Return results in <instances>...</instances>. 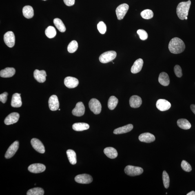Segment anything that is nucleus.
I'll return each mask as SVG.
<instances>
[{"mask_svg": "<svg viewBox=\"0 0 195 195\" xmlns=\"http://www.w3.org/2000/svg\"><path fill=\"white\" fill-rule=\"evenodd\" d=\"M19 147V142L18 141L14 142L7 150L5 155V158L9 159L13 156L17 152Z\"/></svg>", "mask_w": 195, "mask_h": 195, "instance_id": "8", "label": "nucleus"}, {"mask_svg": "<svg viewBox=\"0 0 195 195\" xmlns=\"http://www.w3.org/2000/svg\"><path fill=\"white\" fill-rule=\"evenodd\" d=\"M116 55L117 54L115 51H108L103 53L100 55L99 60L102 63H108L115 59Z\"/></svg>", "mask_w": 195, "mask_h": 195, "instance_id": "3", "label": "nucleus"}, {"mask_svg": "<svg viewBox=\"0 0 195 195\" xmlns=\"http://www.w3.org/2000/svg\"><path fill=\"white\" fill-rule=\"evenodd\" d=\"M174 71L175 74L178 77H181L183 76L182 69L179 65H176L175 66Z\"/></svg>", "mask_w": 195, "mask_h": 195, "instance_id": "40", "label": "nucleus"}, {"mask_svg": "<svg viewBox=\"0 0 195 195\" xmlns=\"http://www.w3.org/2000/svg\"><path fill=\"white\" fill-rule=\"evenodd\" d=\"M118 103V99L117 98L114 96H110L108 101V108L110 110H114L117 106Z\"/></svg>", "mask_w": 195, "mask_h": 195, "instance_id": "31", "label": "nucleus"}, {"mask_svg": "<svg viewBox=\"0 0 195 195\" xmlns=\"http://www.w3.org/2000/svg\"><path fill=\"white\" fill-rule=\"evenodd\" d=\"M138 138L140 141L147 143H152L156 140L154 135L149 133H145L140 134Z\"/></svg>", "mask_w": 195, "mask_h": 195, "instance_id": "17", "label": "nucleus"}, {"mask_svg": "<svg viewBox=\"0 0 195 195\" xmlns=\"http://www.w3.org/2000/svg\"><path fill=\"white\" fill-rule=\"evenodd\" d=\"M63 1L65 5L68 6H72L75 3V0H63Z\"/></svg>", "mask_w": 195, "mask_h": 195, "instance_id": "42", "label": "nucleus"}, {"mask_svg": "<svg viewBox=\"0 0 195 195\" xmlns=\"http://www.w3.org/2000/svg\"><path fill=\"white\" fill-rule=\"evenodd\" d=\"M187 195H195V192L194 191H191V192L188 193Z\"/></svg>", "mask_w": 195, "mask_h": 195, "instance_id": "44", "label": "nucleus"}, {"mask_svg": "<svg viewBox=\"0 0 195 195\" xmlns=\"http://www.w3.org/2000/svg\"><path fill=\"white\" fill-rule=\"evenodd\" d=\"M44 191L40 187H35L29 190L27 192V195H43Z\"/></svg>", "mask_w": 195, "mask_h": 195, "instance_id": "33", "label": "nucleus"}, {"mask_svg": "<svg viewBox=\"0 0 195 195\" xmlns=\"http://www.w3.org/2000/svg\"><path fill=\"white\" fill-rule=\"evenodd\" d=\"M78 47V44L77 42L75 40H74L71 42L68 45L67 50L68 52L73 53L76 52L77 50Z\"/></svg>", "mask_w": 195, "mask_h": 195, "instance_id": "35", "label": "nucleus"}, {"mask_svg": "<svg viewBox=\"0 0 195 195\" xmlns=\"http://www.w3.org/2000/svg\"><path fill=\"white\" fill-rule=\"evenodd\" d=\"M137 33L139 36L140 39L143 41L146 40L148 38V36L147 33L143 30H139L137 31Z\"/></svg>", "mask_w": 195, "mask_h": 195, "instance_id": "39", "label": "nucleus"}, {"mask_svg": "<svg viewBox=\"0 0 195 195\" xmlns=\"http://www.w3.org/2000/svg\"><path fill=\"white\" fill-rule=\"evenodd\" d=\"M20 115L18 113L13 112L5 118L4 122L5 124L10 125L17 123L19 120Z\"/></svg>", "mask_w": 195, "mask_h": 195, "instance_id": "15", "label": "nucleus"}, {"mask_svg": "<svg viewBox=\"0 0 195 195\" xmlns=\"http://www.w3.org/2000/svg\"><path fill=\"white\" fill-rule=\"evenodd\" d=\"M15 70L13 68H5L0 72V76L3 78H9L12 77L15 73Z\"/></svg>", "mask_w": 195, "mask_h": 195, "instance_id": "24", "label": "nucleus"}, {"mask_svg": "<svg viewBox=\"0 0 195 195\" xmlns=\"http://www.w3.org/2000/svg\"><path fill=\"white\" fill-rule=\"evenodd\" d=\"M133 128H134V126L133 125L129 124L115 129L114 134H125V133L130 132L132 130Z\"/></svg>", "mask_w": 195, "mask_h": 195, "instance_id": "22", "label": "nucleus"}, {"mask_svg": "<svg viewBox=\"0 0 195 195\" xmlns=\"http://www.w3.org/2000/svg\"><path fill=\"white\" fill-rule=\"evenodd\" d=\"M97 28L100 33L105 34L106 31L107 27L106 25L103 21H100L97 25Z\"/></svg>", "mask_w": 195, "mask_h": 195, "instance_id": "37", "label": "nucleus"}, {"mask_svg": "<svg viewBox=\"0 0 195 195\" xmlns=\"http://www.w3.org/2000/svg\"><path fill=\"white\" fill-rule=\"evenodd\" d=\"M190 109L192 111V112L193 113L195 114V105H190Z\"/></svg>", "mask_w": 195, "mask_h": 195, "instance_id": "43", "label": "nucleus"}, {"mask_svg": "<svg viewBox=\"0 0 195 195\" xmlns=\"http://www.w3.org/2000/svg\"><path fill=\"white\" fill-rule=\"evenodd\" d=\"M104 153L108 158L113 159L117 157L118 153L117 150L112 147H108L104 150Z\"/></svg>", "mask_w": 195, "mask_h": 195, "instance_id": "25", "label": "nucleus"}, {"mask_svg": "<svg viewBox=\"0 0 195 195\" xmlns=\"http://www.w3.org/2000/svg\"><path fill=\"white\" fill-rule=\"evenodd\" d=\"M53 22L55 25L60 32L63 33L65 31L66 28L61 19L59 18H55Z\"/></svg>", "mask_w": 195, "mask_h": 195, "instance_id": "30", "label": "nucleus"}, {"mask_svg": "<svg viewBox=\"0 0 195 195\" xmlns=\"http://www.w3.org/2000/svg\"><path fill=\"white\" fill-rule=\"evenodd\" d=\"M8 93L6 92H4L3 93L0 95V101L3 103L6 102L7 99V96Z\"/></svg>", "mask_w": 195, "mask_h": 195, "instance_id": "41", "label": "nucleus"}, {"mask_svg": "<svg viewBox=\"0 0 195 195\" xmlns=\"http://www.w3.org/2000/svg\"><path fill=\"white\" fill-rule=\"evenodd\" d=\"M49 105L50 110L52 111H55L59 109V103L57 96L53 95L50 96L49 99Z\"/></svg>", "mask_w": 195, "mask_h": 195, "instance_id": "13", "label": "nucleus"}, {"mask_svg": "<svg viewBox=\"0 0 195 195\" xmlns=\"http://www.w3.org/2000/svg\"><path fill=\"white\" fill-rule=\"evenodd\" d=\"M72 128L76 131H82L89 129V125L88 124L86 123H76L73 125Z\"/></svg>", "mask_w": 195, "mask_h": 195, "instance_id": "27", "label": "nucleus"}, {"mask_svg": "<svg viewBox=\"0 0 195 195\" xmlns=\"http://www.w3.org/2000/svg\"><path fill=\"white\" fill-rule=\"evenodd\" d=\"M162 178H163L164 187L165 188H168L169 186L170 180H169L168 174L165 171H163V174H162Z\"/></svg>", "mask_w": 195, "mask_h": 195, "instance_id": "36", "label": "nucleus"}, {"mask_svg": "<svg viewBox=\"0 0 195 195\" xmlns=\"http://www.w3.org/2000/svg\"><path fill=\"white\" fill-rule=\"evenodd\" d=\"M191 2L190 1L183 2L178 4L176 9L177 14L180 20H184L188 15Z\"/></svg>", "mask_w": 195, "mask_h": 195, "instance_id": "2", "label": "nucleus"}, {"mask_svg": "<svg viewBox=\"0 0 195 195\" xmlns=\"http://www.w3.org/2000/svg\"><path fill=\"white\" fill-rule=\"evenodd\" d=\"M23 13L25 17L28 19H31L34 16L33 9L30 5H26L23 7Z\"/></svg>", "mask_w": 195, "mask_h": 195, "instance_id": "26", "label": "nucleus"}, {"mask_svg": "<svg viewBox=\"0 0 195 195\" xmlns=\"http://www.w3.org/2000/svg\"><path fill=\"white\" fill-rule=\"evenodd\" d=\"M171 105L169 102L164 99H159L156 103L157 108L161 112L168 110L171 108Z\"/></svg>", "mask_w": 195, "mask_h": 195, "instance_id": "10", "label": "nucleus"}, {"mask_svg": "<svg viewBox=\"0 0 195 195\" xmlns=\"http://www.w3.org/2000/svg\"><path fill=\"white\" fill-rule=\"evenodd\" d=\"M43 1H47V0H43Z\"/></svg>", "mask_w": 195, "mask_h": 195, "instance_id": "46", "label": "nucleus"}, {"mask_svg": "<svg viewBox=\"0 0 195 195\" xmlns=\"http://www.w3.org/2000/svg\"><path fill=\"white\" fill-rule=\"evenodd\" d=\"M4 40L7 46L10 48H12L15 44V38L14 34L12 31H8L5 34Z\"/></svg>", "mask_w": 195, "mask_h": 195, "instance_id": "7", "label": "nucleus"}, {"mask_svg": "<svg viewBox=\"0 0 195 195\" xmlns=\"http://www.w3.org/2000/svg\"><path fill=\"white\" fill-rule=\"evenodd\" d=\"M20 96V94L17 93L13 95L11 102V105L12 107L18 108L21 106L22 103Z\"/></svg>", "mask_w": 195, "mask_h": 195, "instance_id": "21", "label": "nucleus"}, {"mask_svg": "<svg viewBox=\"0 0 195 195\" xmlns=\"http://www.w3.org/2000/svg\"><path fill=\"white\" fill-rule=\"evenodd\" d=\"M45 33L46 35L49 39H52L56 36V31L53 27L49 26L46 29Z\"/></svg>", "mask_w": 195, "mask_h": 195, "instance_id": "32", "label": "nucleus"}, {"mask_svg": "<svg viewBox=\"0 0 195 195\" xmlns=\"http://www.w3.org/2000/svg\"><path fill=\"white\" fill-rule=\"evenodd\" d=\"M85 112V107L82 102H79L76 104V107L72 111L74 115L80 117L83 116Z\"/></svg>", "mask_w": 195, "mask_h": 195, "instance_id": "12", "label": "nucleus"}, {"mask_svg": "<svg viewBox=\"0 0 195 195\" xmlns=\"http://www.w3.org/2000/svg\"><path fill=\"white\" fill-rule=\"evenodd\" d=\"M168 49L172 53L179 54L184 51L185 45L183 40L179 38L175 37L169 42Z\"/></svg>", "mask_w": 195, "mask_h": 195, "instance_id": "1", "label": "nucleus"}, {"mask_svg": "<svg viewBox=\"0 0 195 195\" xmlns=\"http://www.w3.org/2000/svg\"><path fill=\"white\" fill-rule=\"evenodd\" d=\"M32 146L35 150L40 153L43 154L45 152V147L39 140L37 138H33L31 141Z\"/></svg>", "mask_w": 195, "mask_h": 195, "instance_id": "11", "label": "nucleus"}, {"mask_svg": "<svg viewBox=\"0 0 195 195\" xmlns=\"http://www.w3.org/2000/svg\"><path fill=\"white\" fill-rule=\"evenodd\" d=\"M77 183L82 184H90L93 181V178L90 175L83 174L78 175L75 178Z\"/></svg>", "mask_w": 195, "mask_h": 195, "instance_id": "9", "label": "nucleus"}, {"mask_svg": "<svg viewBox=\"0 0 195 195\" xmlns=\"http://www.w3.org/2000/svg\"><path fill=\"white\" fill-rule=\"evenodd\" d=\"M89 107L92 112L96 115L99 114L102 110V105L101 103L96 98H93L89 101Z\"/></svg>", "mask_w": 195, "mask_h": 195, "instance_id": "5", "label": "nucleus"}, {"mask_svg": "<svg viewBox=\"0 0 195 195\" xmlns=\"http://www.w3.org/2000/svg\"><path fill=\"white\" fill-rule=\"evenodd\" d=\"M34 76L35 79L39 83H43L46 80L47 74L45 71L36 70L34 72Z\"/></svg>", "mask_w": 195, "mask_h": 195, "instance_id": "18", "label": "nucleus"}, {"mask_svg": "<svg viewBox=\"0 0 195 195\" xmlns=\"http://www.w3.org/2000/svg\"><path fill=\"white\" fill-rule=\"evenodd\" d=\"M142 100L141 97L138 96H133L129 99V104L133 108H137L141 106Z\"/></svg>", "mask_w": 195, "mask_h": 195, "instance_id": "19", "label": "nucleus"}, {"mask_svg": "<svg viewBox=\"0 0 195 195\" xmlns=\"http://www.w3.org/2000/svg\"><path fill=\"white\" fill-rule=\"evenodd\" d=\"M187 17H186L185 18V19L186 20H187Z\"/></svg>", "mask_w": 195, "mask_h": 195, "instance_id": "45", "label": "nucleus"}, {"mask_svg": "<svg viewBox=\"0 0 195 195\" xmlns=\"http://www.w3.org/2000/svg\"><path fill=\"white\" fill-rule=\"evenodd\" d=\"M28 169L31 172L38 174L44 172L45 170L46 167L43 164H33L29 166Z\"/></svg>", "mask_w": 195, "mask_h": 195, "instance_id": "14", "label": "nucleus"}, {"mask_svg": "<svg viewBox=\"0 0 195 195\" xmlns=\"http://www.w3.org/2000/svg\"><path fill=\"white\" fill-rule=\"evenodd\" d=\"M129 8V5L126 3L120 5L117 7L116 10V13L118 20H121L123 19Z\"/></svg>", "mask_w": 195, "mask_h": 195, "instance_id": "6", "label": "nucleus"}, {"mask_svg": "<svg viewBox=\"0 0 195 195\" xmlns=\"http://www.w3.org/2000/svg\"><path fill=\"white\" fill-rule=\"evenodd\" d=\"M124 171L127 175L135 176L140 175L143 174V170L141 167L129 165L126 167Z\"/></svg>", "mask_w": 195, "mask_h": 195, "instance_id": "4", "label": "nucleus"}, {"mask_svg": "<svg viewBox=\"0 0 195 195\" xmlns=\"http://www.w3.org/2000/svg\"><path fill=\"white\" fill-rule=\"evenodd\" d=\"M143 64V60L141 58L136 60L131 69L132 74H136L142 70Z\"/></svg>", "mask_w": 195, "mask_h": 195, "instance_id": "20", "label": "nucleus"}, {"mask_svg": "<svg viewBox=\"0 0 195 195\" xmlns=\"http://www.w3.org/2000/svg\"><path fill=\"white\" fill-rule=\"evenodd\" d=\"M166 194H167V193H166Z\"/></svg>", "mask_w": 195, "mask_h": 195, "instance_id": "48", "label": "nucleus"}, {"mask_svg": "<svg viewBox=\"0 0 195 195\" xmlns=\"http://www.w3.org/2000/svg\"><path fill=\"white\" fill-rule=\"evenodd\" d=\"M177 124L180 128L185 130L190 129L191 127V124L190 122L184 118H181L178 120Z\"/></svg>", "mask_w": 195, "mask_h": 195, "instance_id": "28", "label": "nucleus"}, {"mask_svg": "<svg viewBox=\"0 0 195 195\" xmlns=\"http://www.w3.org/2000/svg\"><path fill=\"white\" fill-rule=\"evenodd\" d=\"M158 81L160 84L163 86H168L170 83V80L168 74L165 72L161 73L159 76Z\"/></svg>", "mask_w": 195, "mask_h": 195, "instance_id": "23", "label": "nucleus"}, {"mask_svg": "<svg viewBox=\"0 0 195 195\" xmlns=\"http://www.w3.org/2000/svg\"><path fill=\"white\" fill-rule=\"evenodd\" d=\"M141 15L143 19L148 20L152 19L153 17L154 13L152 10L146 9L141 12Z\"/></svg>", "mask_w": 195, "mask_h": 195, "instance_id": "34", "label": "nucleus"}, {"mask_svg": "<svg viewBox=\"0 0 195 195\" xmlns=\"http://www.w3.org/2000/svg\"><path fill=\"white\" fill-rule=\"evenodd\" d=\"M65 86L68 88L72 89L77 87L79 84V81L77 78L72 77H67L64 80Z\"/></svg>", "mask_w": 195, "mask_h": 195, "instance_id": "16", "label": "nucleus"}, {"mask_svg": "<svg viewBox=\"0 0 195 195\" xmlns=\"http://www.w3.org/2000/svg\"><path fill=\"white\" fill-rule=\"evenodd\" d=\"M67 154L71 164L72 165H75L77 163V159L75 152L72 150H68L67 151Z\"/></svg>", "mask_w": 195, "mask_h": 195, "instance_id": "29", "label": "nucleus"}, {"mask_svg": "<svg viewBox=\"0 0 195 195\" xmlns=\"http://www.w3.org/2000/svg\"><path fill=\"white\" fill-rule=\"evenodd\" d=\"M59 111L61 110V109H59Z\"/></svg>", "mask_w": 195, "mask_h": 195, "instance_id": "47", "label": "nucleus"}, {"mask_svg": "<svg viewBox=\"0 0 195 195\" xmlns=\"http://www.w3.org/2000/svg\"><path fill=\"white\" fill-rule=\"evenodd\" d=\"M181 167L183 170L186 171V172H190L192 170V167L188 162L183 160L181 162Z\"/></svg>", "mask_w": 195, "mask_h": 195, "instance_id": "38", "label": "nucleus"}]
</instances>
